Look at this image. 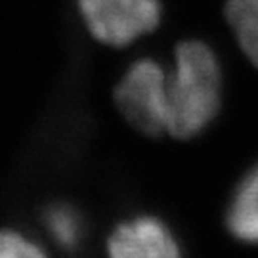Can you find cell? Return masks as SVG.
I'll list each match as a JSON object with an SVG mask.
<instances>
[{
	"label": "cell",
	"instance_id": "obj_3",
	"mask_svg": "<svg viewBox=\"0 0 258 258\" xmlns=\"http://www.w3.org/2000/svg\"><path fill=\"white\" fill-rule=\"evenodd\" d=\"M77 6L92 38L109 48L134 44L163 18L161 0H77Z\"/></svg>",
	"mask_w": 258,
	"mask_h": 258
},
{
	"label": "cell",
	"instance_id": "obj_4",
	"mask_svg": "<svg viewBox=\"0 0 258 258\" xmlns=\"http://www.w3.org/2000/svg\"><path fill=\"white\" fill-rule=\"evenodd\" d=\"M107 258H184L170 226L151 214L119 222L105 243Z\"/></svg>",
	"mask_w": 258,
	"mask_h": 258
},
{
	"label": "cell",
	"instance_id": "obj_6",
	"mask_svg": "<svg viewBox=\"0 0 258 258\" xmlns=\"http://www.w3.org/2000/svg\"><path fill=\"white\" fill-rule=\"evenodd\" d=\"M226 19L243 54L258 67V0H226Z\"/></svg>",
	"mask_w": 258,
	"mask_h": 258
},
{
	"label": "cell",
	"instance_id": "obj_1",
	"mask_svg": "<svg viewBox=\"0 0 258 258\" xmlns=\"http://www.w3.org/2000/svg\"><path fill=\"white\" fill-rule=\"evenodd\" d=\"M166 134L189 140L216 119L222 105V67L203 40H184L168 67Z\"/></svg>",
	"mask_w": 258,
	"mask_h": 258
},
{
	"label": "cell",
	"instance_id": "obj_2",
	"mask_svg": "<svg viewBox=\"0 0 258 258\" xmlns=\"http://www.w3.org/2000/svg\"><path fill=\"white\" fill-rule=\"evenodd\" d=\"M168 69L155 57H138L115 86V105L122 119L146 136L166 134Z\"/></svg>",
	"mask_w": 258,
	"mask_h": 258
},
{
	"label": "cell",
	"instance_id": "obj_8",
	"mask_svg": "<svg viewBox=\"0 0 258 258\" xmlns=\"http://www.w3.org/2000/svg\"><path fill=\"white\" fill-rule=\"evenodd\" d=\"M0 258H50L46 249L29 237L27 233L14 228L0 230Z\"/></svg>",
	"mask_w": 258,
	"mask_h": 258
},
{
	"label": "cell",
	"instance_id": "obj_7",
	"mask_svg": "<svg viewBox=\"0 0 258 258\" xmlns=\"http://www.w3.org/2000/svg\"><path fill=\"white\" fill-rule=\"evenodd\" d=\"M44 228L50 237L61 247V249H75L83 241V218L71 205L55 203L48 207L44 216Z\"/></svg>",
	"mask_w": 258,
	"mask_h": 258
},
{
	"label": "cell",
	"instance_id": "obj_5",
	"mask_svg": "<svg viewBox=\"0 0 258 258\" xmlns=\"http://www.w3.org/2000/svg\"><path fill=\"white\" fill-rule=\"evenodd\" d=\"M226 228L233 239L258 245V165L243 176L226 211Z\"/></svg>",
	"mask_w": 258,
	"mask_h": 258
}]
</instances>
